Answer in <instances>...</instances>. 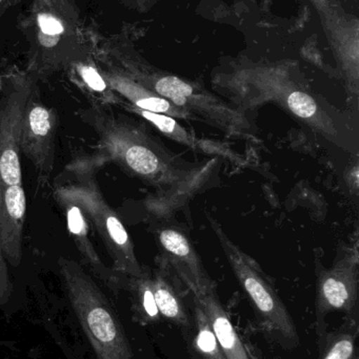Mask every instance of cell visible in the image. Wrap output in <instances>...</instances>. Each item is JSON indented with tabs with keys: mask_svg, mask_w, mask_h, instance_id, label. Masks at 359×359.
Segmentation results:
<instances>
[{
	"mask_svg": "<svg viewBox=\"0 0 359 359\" xmlns=\"http://www.w3.org/2000/svg\"><path fill=\"white\" fill-rule=\"evenodd\" d=\"M38 23H39L40 29L44 34L57 35V34L63 33V25L54 17L48 16V15H40L38 17Z\"/></svg>",
	"mask_w": 359,
	"mask_h": 359,
	"instance_id": "obj_20",
	"label": "cell"
},
{
	"mask_svg": "<svg viewBox=\"0 0 359 359\" xmlns=\"http://www.w3.org/2000/svg\"><path fill=\"white\" fill-rule=\"evenodd\" d=\"M82 119L99 137L103 157L126 174L155 188L158 196L191 194L206 181L210 165H194L171 153L145 126L105 109H90Z\"/></svg>",
	"mask_w": 359,
	"mask_h": 359,
	"instance_id": "obj_1",
	"label": "cell"
},
{
	"mask_svg": "<svg viewBox=\"0 0 359 359\" xmlns=\"http://www.w3.org/2000/svg\"><path fill=\"white\" fill-rule=\"evenodd\" d=\"M151 276L152 289L160 316H164L183 330H190V316L183 294L170 274L168 264L159 263Z\"/></svg>",
	"mask_w": 359,
	"mask_h": 359,
	"instance_id": "obj_12",
	"label": "cell"
},
{
	"mask_svg": "<svg viewBox=\"0 0 359 359\" xmlns=\"http://www.w3.org/2000/svg\"><path fill=\"white\" fill-rule=\"evenodd\" d=\"M358 297L356 255L344 253L331 268L316 264V318L318 329L332 312L351 313Z\"/></svg>",
	"mask_w": 359,
	"mask_h": 359,
	"instance_id": "obj_5",
	"label": "cell"
},
{
	"mask_svg": "<svg viewBox=\"0 0 359 359\" xmlns=\"http://www.w3.org/2000/svg\"><path fill=\"white\" fill-rule=\"evenodd\" d=\"M79 71L80 76L86 86L95 94L103 95V97H105V102L110 103L107 97L105 96L107 93V83L99 75L98 72L90 67H82Z\"/></svg>",
	"mask_w": 359,
	"mask_h": 359,
	"instance_id": "obj_19",
	"label": "cell"
},
{
	"mask_svg": "<svg viewBox=\"0 0 359 359\" xmlns=\"http://www.w3.org/2000/svg\"><path fill=\"white\" fill-rule=\"evenodd\" d=\"M61 189L82 209L92 223L113 261L114 271L122 278H138L143 269L135 253L134 244L117 213L103 198L96 182L91 177L77 183L60 185Z\"/></svg>",
	"mask_w": 359,
	"mask_h": 359,
	"instance_id": "obj_4",
	"label": "cell"
},
{
	"mask_svg": "<svg viewBox=\"0 0 359 359\" xmlns=\"http://www.w3.org/2000/svg\"><path fill=\"white\" fill-rule=\"evenodd\" d=\"M30 96L15 92L0 102V184H21V124Z\"/></svg>",
	"mask_w": 359,
	"mask_h": 359,
	"instance_id": "obj_8",
	"label": "cell"
},
{
	"mask_svg": "<svg viewBox=\"0 0 359 359\" xmlns=\"http://www.w3.org/2000/svg\"><path fill=\"white\" fill-rule=\"evenodd\" d=\"M128 111H132V113L141 116L143 119L147 120L167 138L172 139L175 142L181 143V144L190 147L193 151H202V153L211 154V155L216 154V155L225 156L227 153L232 155L231 151H226L223 145H218L217 143L200 140V139L196 138L189 130L183 128L175 118L170 117V116L143 111V109H137L135 107L128 109Z\"/></svg>",
	"mask_w": 359,
	"mask_h": 359,
	"instance_id": "obj_13",
	"label": "cell"
},
{
	"mask_svg": "<svg viewBox=\"0 0 359 359\" xmlns=\"http://www.w3.org/2000/svg\"><path fill=\"white\" fill-rule=\"evenodd\" d=\"M54 198L59 206L65 211L70 236L73 238L82 261L90 268L96 278L103 280V284L110 290L117 294L120 289H124L126 278L116 273L114 270L107 268L101 261L94 245L91 242L88 219L84 215V211L61 189L60 186L55 188Z\"/></svg>",
	"mask_w": 359,
	"mask_h": 359,
	"instance_id": "obj_9",
	"label": "cell"
},
{
	"mask_svg": "<svg viewBox=\"0 0 359 359\" xmlns=\"http://www.w3.org/2000/svg\"><path fill=\"white\" fill-rule=\"evenodd\" d=\"M194 320H195V348L204 359H225L217 343L214 331L202 306L194 299Z\"/></svg>",
	"mask_w": 359,
	"mask_h": 359,
	"instance_id": "obj_16",
	"label": "cell"
},
{
	"mask_svg": "<svg viewBox=\"0 0 359 359\" xmlns=\"http://www.w3.org/2000/svg\"><path fill=\"white\" fill-rule=\"evenodd\" d=\"M156 240L164 261L194 297L215 289L191 240L181 228L162 226L156 230Z\"/></svg>",
	"mask_w": 359,
	"mask_h": 359,
	"instance_id": "obj_7",
	"label": "cell"
},
{
	"mask_svg": "<svg viewBox=\"0 0 359 359\" xmlns=\"http://www.w3.org/2000/svg\"><path fill=\"white\" fill-rule=\"evenodd\" d=\"M124 289L132 294L134 308L143 322L154 323L159 320L160 314L156 305L152 289V276L143 270L138 278H126Z\"/></svg>",
	"mask_w": 359,
	"mask_h": 359,
	"instance_id": "obj_15",
	"label": "cell"
},
{
	"mask_svg": "<svg viewBox=\"0 0 359 359\" xmlns=\"http://www.w3.org/2000/svg\"><path fill=\"white\" fill-rule=\"evenodd\" d=\"M209 219L236 280L252 302L261 324L287 347H296L299 339L292 316L259 264L230 240L215 219L211 217Z\"/></svg>",
	"mask_w": 359,
	"mask_h": 359,
	"instance_id": "obj_3",
	"label": "cell"
},
{
	"mask_svg": "<svg viewBox=\"0 0 359 359\" xmlns=\"http://www.w3.org/2000/svg\"><path fill=\"white\" fill-rule=\"evenodd\" d=\"M70 307L95 359H135L126 327L98 283L73 259H58Z\"/></svg>",
	"mask_w": 359,
	"mask_h": 359,
	"instance_id": "obj_2",
	"label": "cell"
},
{
	"mask_svg": "<svg viewBox=\"0 0 359 359\" xmlns=\"http://www.w3.org/2000/svg\"><path fill=\"white\" fill-rule=\"evenodd\" d=\"M57 115L40 101L30 97L21 124L20 151L35 166L38 178H50L55 161Z\"/></svg>",
	"mask_w": 359,
	"mask_h": 359,
	"instance_id": "obj_6",
	"label": "cell"
},
{
	"mask_svg": "<svg viewBox=\"0 0 359 359\" xmlns=\"http://www.w3.org/2000/svg\"><path fill=\"white\" fill-rule=\"evenodd\" d=\"M0 1H1V0H0Z\"/></svg>",
	"mask_w": 359,
	"mask_h": 359,
	"instance_id": "obj_21",
	"label": "cell"
},
{
	"mask_svg": "<svg viewBox=\"0 0 359 359\" xmlns=\"http://www.w3.org/2000/svg\"><path fill=\"white\" fill-rule=\"evenodd\" d=\"M353 353V337L351 335L343 334L330 344L322 359H351Z\"/></svg>",
	"mask_w": 359,
	"mask_h": 359,
	"instance_id": "obj_17",
	"label": "cell"
},
{
	"mask_svg": "<svg viewBox=\"0 0 359 359\" xmlns=\"http://www.w3.org/2000/svg\"><path fill=\"white\" fill-rule=\"evenodd\" d=\"M14 295V285L8 272V262L4 259L0 246V307H6L12 301Z\"/></svg>",
	"mask_w": 359,
	"mask_h": 359,
	"instance_id": "obj_18",
	"label": "cell"
},
{
	"mask_svg": "<svg viewBox=\"0 0 359 359\" xmlns=\"http://www.w3.org/2000/svg\"><path fill=\"white\" fill-rule=\"evenodd\" d=\"M202 306L225 359H251L242 339L236 333L227 312L215 293V289L200 297H194Z\"/></svg>",
	"mask_w": 359,
	"mask_h": 359,
	"instance_id": "obj_11",
	"label": "cell"
},
{
	"mask_svg": "<svg viewBox=\"0 0 359 359\" xmlns=\"http://www.w3.org/2000/svg\"><path fill=\"white\" fill-rule=\"evenodd\" d=\"M111 84L118 93H120L122 96L126 97L132 103L133 107H137V109L164 114V115L170 116L175 119L196 120V118L191 114L172 104L170 101L166 100L152 90H145V88L134 83L131 80L115 77L111 80Z\"/></svg>",
	"mask_w": 359,
	"mask_h": 359,
	"instance_id": "obj_14",
	"label": "cell"
},
{
	"mask_svg": "<svg viewBox=\"0 0 359 359\" xmlns=\"http://www.w3.org/2000/svg\"><path fill=\"white\" fill-rule=\"evenodd\" d=\"M27 198L22 184H0V246L4 259L18 267L22 259V232Z\"/></svg>",
	"mask_w": 359,
	"mask_h": 359,
	"instance_id": "obj_10",
	"label": "cell"
}]
</instances>
